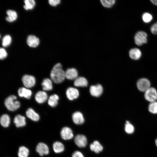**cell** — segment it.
<instances>
[{
	"label": "cell",
	"mask_w": 157,
	"mask_h": 157,
	"mask_svg": "<svg viewBox=\"0 0 157 157\" xmlns=\"http://www.w3.org/2000/svg\"><path fill=\"white\" fill-rule=\"evenodd\" d=\"M50 76L52 81L56 83H60L64 80L65 78V72L62 69L60 63H57L53 66Z\"/></svg>",
	"instance_id": "cell-1"
},
{
	"label": "cell",
	"mask_w": 157,
	"mask_h": 157,
	"mask_svg": "<svg viewBox=\"0 0 157 157\" xmlns=\"http://www.w3.org/2000/svg\"><path fill=\"white\" fill-rule=\"evenodd\" d=\"M17 97L14 95H11L7 97L5 101V105L8 110L14 111L19 108L20 102L16 100Z\"/></svg>",
	"instance_id": "cell-2"
},
{
	"label": "cell",
	"mask_w": 157,
	"mask_h": 157,
	"mask_svg": "<svg viewBox=\"0 0 157 157\" xmlns=\"http://www.w3.org/2000/svg\"><path fill=\"white\" fill-rule=\"evenodd\" d=\"M147 34L146 32L142 31L138 32L135 35L134 40L135 44L140 46L147 42Z\"/></svg>",
	"instance_id": "cell-3"
},
{
	"label": "cell",
	"mask_w": 157,
	"mask_h": 157,
	"mask_svg": "<svg viewBox=\"0 0 157 157\" xmlns=\"http://www.w3.org/2000/svg\"><path fill=\"white\" fill-rule=\"evenodd\" d=\"M136 85L138 90L142 92H145L151 87L150 81L145 78H142L139 79L137 81Z\"/></svg>",
	"instance_id": "cell-4"
},
{
	"label": "cell",
	"mask_w": 157,
	"mask_h": 157,
	"mask_svg": "<svg viewBox=\"0 0 157 157\" xmlns=\"http://www.w3.org/2000/svg\"><path fill=\"white\" fill-rule=\"evenodd\" d=\"M144 97L146 100L151 102L157 99V91L153 87H150L144 92Z\"/></svg>",
	"instance_id": "cell-5"
},
{
	"label": "cell",
	"mask_w": 157,
	"mask_h": 157,
	"mask_svg": "<svg viewBox=\"0 0 157 157\" xmlns=\"http://www.w3.org/2000/svg\"><path fill=\"white\" fill-rule=\"evenodd\" d=\"M74 142L79 147L83 148L85 147L87 144V140L86 136L82 134L77 135L74 137Z\"/></svg>",
	"instance_id": "cell-6"
},
{
	"label": "cell",
	"mask_w": 157,
	"mask_h": 157,
	"mask_svg": "<svg viewBox=\"0 0 157 157\" xmlns=\"http://www.w3.org/2000/svg\"><path fill=\"white\" fill-rule=\"evenodd\" d=\"M22 80L24 86L28 88L33 87L35 83V78L30 75H24L22 78Z\"/></svg>",
	"instance_id": "cell-7"
},
{
	"label": "cell",
	"mask_w": 157,
	"mask_h": 157,
	"mask_svg": "<svg viewBox=\"0 0 157 157\" xmlns=\"http://www.w3.org/2000/svg\"><path fill=\"white\" fill-rule=\"evenodd\" d=\"M60 133L62 138L65 140L71 139L74 137L72 130L68 127H63L61 130Z\"/></svg>",
	"instance_id": "cell-8"
},
{
	"label": "cell",
	"mask_w": 157,
	"mask_h": 157,
	"mask_svg": "<svg viewBox=\"0 0 157 157\" xmlns=\"http://www.w3.org/2000/svg\"><path fill=\"white\" fill-rule=\"evenodd\" d=\"M103 88L102 86L99 84L91 86L90 88V92L92 96L97 97L102 94Z\"/></svg>",
	"instance_id": "cell-9"
},
{
	"label": "cell",
	"mask_w": 157,
	"mask_h": 157,
	"mask_svg": "<svg viewBox=\"0 0 157 157\" xmlns=\"http://www.w3.org/2000/svg\"><path fill=\"white\" fill-rule=\"evenodd\" d=\"M67 98L70 100L77 98L79 95V92L77 89L73 87L68 88L66 91Z\"/></svg>",
	"instance_id": "cell-10"
},
{
	"label": "cell",
	"mask_w": 157,
	"mask_h": 157,
	"mask_svg": "<svg viewBox=\"0 0 157 157\" xmlns=\"http://www.w3.org/2000/svg\"><path fill=\"white\" fill-rule=\"evenodd\" d=\"M36 152L41 156L44 155L48 154L49 152L48 146L42 142H40L38 144L36 148Z\"/></svg>",
	"instance_id": "cell-11"
},
{
	"label": "cell",
	"mask_w": 157,
	"mask_h": 157,
	"mask_svg": "<svg viewBox=\"0 0 157 157\" xmlns=\"http://www.w3.org/2000/svg\"><path fill=\"white\" fill-rule=\"evenodd\" d=\"M72 119L74 123L77 125L82 124L84 122V119L82 114L79 111L73 113Z\"/></svg>",
	"instance_id": "cell-12"
},
{
	"label": "cell",
	"mask_w": 157,
	"mask_h": 157,
	"mask_svg": "<svg viewBox=\"0 0 157 157\" xmlns=\"http://www.w3.org/2000/svg\"><path fill=\"white\" fill-rule=\"evenodd\" d=\"M48 96L47 93L44 91H38L35 94V99L36 101L39 104H42L47 100Z\"/></svg>",
	"instance_id": "cell-13"
},
{
	"label": "cell",
	"mask_w": 157,
	"mask_h": 157,
	"mask_svg": "<svg viewBox=\"0 0 157 157\" xmlns=\"http://www.w3.org/2000/svg\"><path fill=\"white\" fill-rule=\"evenodd\" d=\"M90 150L96 154H98L102 151L103 147L100 143L97 140L94 141L90 145Z\"/></svg>",
	"instance_id": "cell-14"
},
{
	"label": "cell",
	"mask_w": 157,
	"mask_h": 157,
	"mask_svg": "<svg viewBox=\"0 0 157 157\" xmlns=\"http://www.w3.org/2000/svg\"><path fill=\"white\" fill-rule=\"evenodd\" d=\"M65 76L68 79L75 80L78 77V72L74 68H68L65 72Z\"/></svg>",
	"instance_id": "cell-15"
},
{
	"label": "cell",
	"mask_w": 157,
	"mask_h": 157,
	"mask_svg": "<svg viewBox=\"0 0 157 157\" xmlns=\"http://www.w3.org/2000/svg\"><path fill=\"white\" fill-rule=\"evenodd\" d=\"M13 122L17 127H23L26 124L25 117L20 115L15 116Z\"/></svg>",
	"instance_id": "cell-16"
},
{
	"label": "cell",
	"mask_w": 157,
	"mask_h": 157,
	"mask_svg": "<svg viewBox=\"0 0 157 157\" xmlns=\"http://www.w3.org/2000/svg\"><path fill=\"white\" fill-rule=\"evenodd\" d=\"M27 43L30 47H35L39 45V40L33 35H30L27 38Z\"/></svg>",
	"instance_id": "cell-17"
},
{
	"label": "cell",
	"mask_w": 157,
	"mask_h": 157,
	"mask_svg": "<svg viewBox=\"0 0 157 157\" xmlns=\"http://www.w3.org/2000/svg\"><path fill=\"white\" fill-rule=\"evenodd\" d=\"M18 93L19 97H24L27 99H30L32 94L31 90L24 87L20 88Z\"/></svg>",
	"instance_id": "cell-18"
},
{
	"label": "cell",
	"mask_w": 157,
	"mask_h": 157,
	"mask_svg": "<svg viewBox=\"0 0 157 157\" xmlns=\"http://www.w3.org/2000/svg\"><path fill=\"white\" fill-rule=\"evenodd\" d=\"M130 58L134 60H138L139 59L142 55L141 51L137 48H134L130 50L129 52Z\"/></svg>",
	"instance_id": "cell-19"
},
{
	"label": "cell",
	"mask_w": 157,
	"mask_h": 157,
	"mask_svg": "<svg viewBox=\"0 0 157 157\" xmlns=\"http://www.w3.org/2000/svg\"><path fill=\"white\" fill-rule=\"evenodd\" d=\"M26 114L28 118L33 121H37L40 119V116L38 114L31 108L27 109L26 112Z\"/></svg>",
	"instance_id": "cell-20"
},
{
	"label": "cell",
	"mask_w": 157,
	"mask_h": 157,
	"mask_svg": "<svg viewBox=\"0 0 157 157\" xmlns=\"http://www.w3.org/2000/svg\"><path fill=\"white\" fill-rule=\"evenodd\" d=\"M74 85L76 87H86L88 85V81L84 77H78L75 80Z\"/></svg>",
	"instance_id": "cell-21"
},
{
	"label": "cell",
	"mask_w": 157,
	"mask_h": 157,
	"mask_svg": "<svg viewBox=\"0 0 157 157\" xmlns=\"http://www.w3.org/2000/svg\"><path fill=\"white\" fill-rule=\"evenodd\" d=\"M42 89L45 91H49L53 88L52 83L51 80L46 78L44 79L42 83Z\"/></svg>",
	"instance_id": "cell-22"
},
{
	"label": "cell",
	"mask_w": 157,
	"mask_h": 157,
	"mask_svg": "<svg viewBox=\"0 0 157 157\" xmlns=\"http://www.w3.org/2000/svg\"><path fill=\"white\" fill-rule=\"evenodd\" d=\"M6 13L8 15V16L6 17V19L7 21L11 22L16 19L17 15L15 11L9 10H7Z\"/></svg>",
	"instance_id": "cell-23"
},
{
	"label": "cell",
	"mask_w": 157,
	"mask_h": 157,
	"mask_svg": "<svg viewBox=\"0 0 157 157\" xmlns=\"http://www.w3.org/2000/svg\"><path fill=\"white\" fill-rule=\"evenodd\" d=\"M53 149L56 153H60L63 152L65 149L63 144L60 142L56 141L53 145Z\"/></svg>",
	"instance_id": "cell-24"
},
{
	"label": "cell",
	"mask_w": 157,
	"mask_h": 157,
	"mask_svg": "<svg viewBox=\"0 0 157 157\" xmlns=\"http://www.w3.org/2000/svg\"><path fill=\"white\" fill-rule=\"evenodd\" d=\"M59 97L56 94H53L50 96L48 100V104L51 106L54 107L58 104Z\"/></svg>",
	"instance_id": "cell-25"
},
{
	"label": "cell",
	"mask_w": 157,
	"mask_h": 157,
	"mask_svg": "<svg viewBox=\"0 0 157 157\" xmlns=\"http://www.w3.org/2000/svg\"><path fill=\"white\" fill-rule=\"evenodd\" d=\"M0 123L2 126L4 127H7L10 124V118L9 116L7 114L2 115L0 118Z\"/></svg>",
	"instance_id": "cell-26"
},
{
	"label": "cell",
	"mask_w": 157,
	"mask_h": 157,
	"mask_svg": "<svg viewBox=\"0 0 157 157\" xmlns=\"http://www.w3.org/2000/svg\"><path fill=\"white\" fill-rule=\"evenodd\" d=\"M29 152L28 148L24 146H21L19 148L18 156L19 157H28Z\"/></svg>",
	"instance_id": "cell-27"
},
{
	"label": "cell",
	"mask_w": 157,
	"mask_h": 157,
	"mask_svg": "<svg viewBox=\"0 0 157 157\" xmlns=\"http://www.w3.org/2000/svg\"><path fill=\"white\" fill-rule=\"evenodd\" d=\"M124 129L126 133L129 134H131L134 131V127L128 121L126 122Z\"/></svg>",
	"instance_id": "cell-28"
},
{
	"label": "cell",
	"mask_w": 157,
	"mask_h": 157,
	"mask_svg": "<svg viewBox=\"0 0 157 157\" xmlns=\"http://www.w3.org/2000/svg\"><path fill=\"white\" fill-rule=\"evenodd\" d=\"M148 110L150 112L153 114H157V101L150 102L148 106Z\"/></svg>",
	"instance_id": "cell-29"
},
{
	"label": "cell",
	"mask_w": 157,
	"mask_h": 157,
	"mask_svg": "<svg viewBox=\"0 0 157 157\" xmlns=\"http://www.w3.org/2000/svg\"><path fill=\"white\" fill-rule=\"evenodd\" d=\"M24 1L25 5L24 7L25 10L31 9L35 6V2L34 0H25Z\"/></svg>",
	"instance_id": "cell-30"
},
{
	"label": "cell",
	"mask_w": 157,
	"mask_h": 157,
	"mask_svg": "<svg viewBox=\"0 0 157 157\" xmlns=\"http://www.w3.org/2000/svg\"><path fill=\"white\" fill-rule=\"evenodd\" d=\"M11 38L9 35H5L2 39V45L4 47L8 46L11 43Z\"/></svg>",
	"instance_id": "cell-31"
},
{
	"label": "cell",
	"mask_w": 157,
	"mask_h": 157,
	"mask_svg": "<svg viewBox=\"0 0 157 157\" xmlns=\"http://www.w3.org/2000/svg\"><path fill=\"white\" fill-rule=\"evenodd\" d=\"M100 1L102 5L106 8H110L112 7L115 3V0H101Z\"/></svg>",
	"instance_id": "cell-32"
},
{
	"label": "cell",
	"mask_w": 157,
	"mask_h": 157,
	"mask_svg": "<svg viewBox=\"0 0 157 157\" xmlns=\"http://www.w3.org/2000/svg\"><path fill=\"white\" fill-rule=\"evenodd\" d=\"M153 18L152 15L148 13H144L142 15V19L144 22L148 23L150 22Z\"/></svg>",
	"instance_id": "cell-33"
},
{
	"label": "cell",
	"mask_w": 157,
	"mask_h": 157,
	"mask_svg": "<svg viewBox=\"0 0 157 157\" xmlns=\"http://www.w3.org/2000/svg\"><path fill=\"white\" fill-rule=\"evenodd\" d=\"M7 56V53L6 50L3 48L0 49V58L1 60L6 58Z\"/></svg>",
	"instance_id": "cell-34"
},
{
	"label": "cell",
	"mask_w": 157,
	"mask_h": 157,
	"mask_svg": "<svg viewBox=\"0 0 157 157\" xmlns=\"http://www.w3.org/2000/svg\"><path fill=\"white\" fill-rule=\"evenodd\" d=\"M151 33L155 35L157 34V22L153 24L150 28Z\"/></svg>",
	"instance_id": "cell-35"
},
{
	"label": "cell",
	"mask_w": 157,
	"mask_h": 157,
	"mask_svg": "<svg viewBox=\"0 0 157 157\" xmlns=\"http://www.w3.org/2000/svg\"><path fill=\"white\" fill-rule=\"evenodd\" d=\"M72 157H84L83 154L80 151H76L72 154Z\"/></svg>",
	"instance_id": "cell-36"
},
{
	"label": "cell",
	"mask_w": 157,
	"mask_h": 157,
	"mask_svg": "<svg viewBox=\"0 0 157 157\" xmlns=\"http://www.w3.org/2000/svg\"><path fill=\"white\" fill-rule=\"evenodd\" d=\"M60 2V0H49V3L51 6H55L59 4Z\"/></svg>",
	"instance_id": "cell-37"
},
{
	"label": "cell",
	"mask_w": 157,
	"mask_h": 157,
	"mask_svg": "<svg viewBox=\"0 0 157 157\" xmlns=\"http://www.w3.org/2000/svg\"><path fill=\"white\" fill-rule=\"evenodd\" d=\"M150 1L153 4L157 6V0H151Z\"/></svg>",
	"instance_id": "cell-38"
},
{
	"label": "cell",
	"mask_w": 157,
	"mask_h": 157,
	"mask_svg": "<svg viewBox=\"0 0 157 157\" xmlns=\"http://www.w3.org/2000/svg\"><path fill=\"white\" fill-rule=\"evenodd\" d=\"M155 142L156 145L157 147V138L155 140Z\"/></svg>",
	"instance_id": "cell-39"
}]
</instances>
